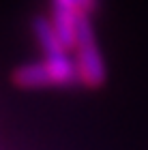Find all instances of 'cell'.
I'll use <instances>...</instances> for the list:
<instances>
[{
  "mask_svg": "<svg viewBox=\"0 0 148 150\" xmlns=\"http://www.w3.org/2000/svg\"><path fill=\"white\" fill-rule=\"evenodd\" d=\"M11 84L22 90H37V88L52 86H73L79 84L77 64L69 56H45L37 62L19 64L11 71Z\"/></svg>",
  "mask_w": 148,
  "mask_h": 150,
  "instance_id": "1",
  "label": "cell"
},
{
  "mask_svg": "<svg viewBox=\"0 0 148 150\" xmlns=\"http://www.w3.org/2000/svg\"><path fill=\"white\" fill-rule=\"evenodd\" d=\"M73 50H75L79 84L86 88H101L107 79V73H105V62L97 43V35H95V28H92L90 15H84L79 19Z\"/></svg>",
  "mask_w": 148,
  "mask_h": 150,
  "instance_id": "2",
  "label": "cell"
},
{
  "mask_svg": "<svg viewBox=\"0 0 148 150\" xmlns=\"http://www.w3.org/2000/svg\"><path fill=\"white\" fill-rule=\"evenodd\" d=\"M32 32H35V37L39 41V45H41V50L45 56H64L67 47L64 43L60 41L56 28H54V22L52 17H45V15H37L35 19H32Z\"/></svg>",
  "mask_w": 148,
  "mask_h": 150,
  "instance_id": "3",
  "label": "cell"
},
{
  "mask_svg": "<svg viewBox=\"0 0 148 150\" xmlns=\"http://www.w3.org/2000/svg\"><path fill=\"white\" fill-rule=\"evenodd\" d=\"M84 15H77L73 11H64V9H52V22L56 28L60 41L64 43L67 50H71L75 45V37H77V28H79V19Z\"/></svg>",
  "mask_w": 148,
  "mask_h": 150,
  "instance_id": "4",
  "label": "cell"
},
{
  "mask_svg": "<svg viewBox=\"0 0 148 150\" xmlns=\"http://www.w3.org/2000/svg\"><path fill=\"white\" fill-rule=\"evenodd\" d=\"M52 9L73 11L77 15H92L99 9V0H52Z\"/></svg>",
  "mask_w": 148,
  "mask_h": 150,
  "instance_id": "5",
  "label": "cell"
}]
</instances>
